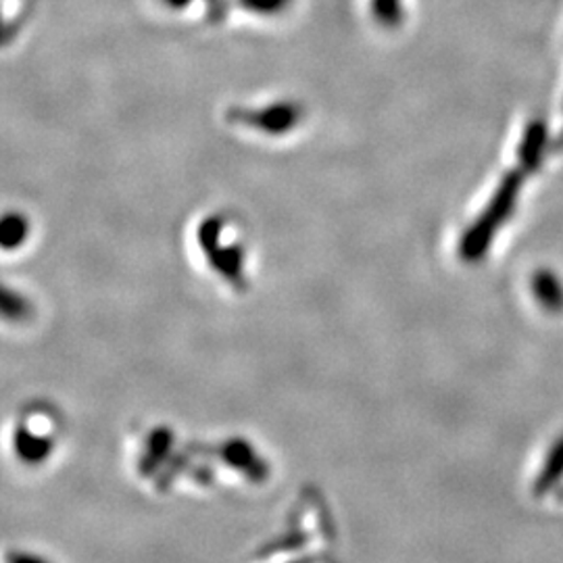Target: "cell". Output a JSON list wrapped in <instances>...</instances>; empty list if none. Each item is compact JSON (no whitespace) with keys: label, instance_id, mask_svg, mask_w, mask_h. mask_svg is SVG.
<instances>
[{"label":"cell","instance_id":"6da1fadb","mask_svg":"<svg viewBox=\"0 0 563 563\" xmlns=\"http://www.w3.org/2000/svg\"><path fill=\"white\" fill-rule=\"evenodd\" d=\"M48 426L43 429V415L36 413L15 430V453L27 466H40L55 450V438L48 436Z\"/></svg>","mask_w":563,"mask_h":563},{"label":"cell","instance_id":"7a4b0ae2","mask_svg":"<svg viewBox=\"0 0 563 563\" xmlns=\"http://www.w3.org/2000/svg\"><path fill=\"white\" fill-rule=\"evenodd\" d=\"M222 457H224V461L230 468L245 473L247 478L255 480V482L266 480V473L270 472L266 461L255 453L247 441H241V438L227 441V445L222 447Z\"/></svg>","mask_w":563,"mask_h":563},{"label":"cell","instance_id":"5b68a950","mask_svg":"<svg viewBox=\"0 0 563 563\" xmlns=\"http://www.w3.org/2000/svg\"><path fill=\"white\" fill-rule=\"evenodd\" d=\"M30 314V307L23 303L22 296H13V294L4 293V317L7 319H23V317L27 316Z\"/></svg>","mask_w":563,"mask_h":563},{"label":"cell","instance_id":"3957f363","mask_svg":"<svg viewBox=\"0 0 563 563\" xmlns=\"http://www.w3.org/2000/svg\"><path fill=\"white\" fill-rule=\"evenodd\" d=\"M149 443H151V445H149V450H146V455H144V468H146V470H155L159 466V461H161V457H165V455L169 453V447H172V434H169V430H157V432H153V436H151Z\"/></svg>","mask_w":563,"mask_h":563},{"label":"cell","instance_id":"8992f818","mask_svg":"<svg viewBox=\"0 0 563 563\" xmlns=\"http://www.w3.org/2000/svg\"><path fill=\"white\" fill-rule=\"evenodd\" d=\"M7 563H50L38 553H30V551H15L7 555Z\"/></svg>","mask_w":563,"mask_h":563},{"label":"cell","instance_id":"277c9868","mask_svg":"<svg viewBox=\"0 0 563 563\" xmlns=\"http://www.w3.org/2000/svg\"><path fill=\"white\" fill-rule=\"evenodd\" d=\"M563 473V441L553 449L544 470H542L539 484H537V493H542L544 489H549L551 484H555Z\"/></svg>","mask_w":563,"mask_h":563},{"label":"cell","instance_id":"52a82bcc","mask_svg":"<svg viewBox=\"0 0 563 563\" xmlns=\"http://www.w3.org/2000/svg\"><path fill=\"white\" fill-rule=\"evenodd\" d=\"M296 563H312V562H307V560H305V562H296Z\"/></svg>","mask_w":563,"mask_h":563}]
</instances>
